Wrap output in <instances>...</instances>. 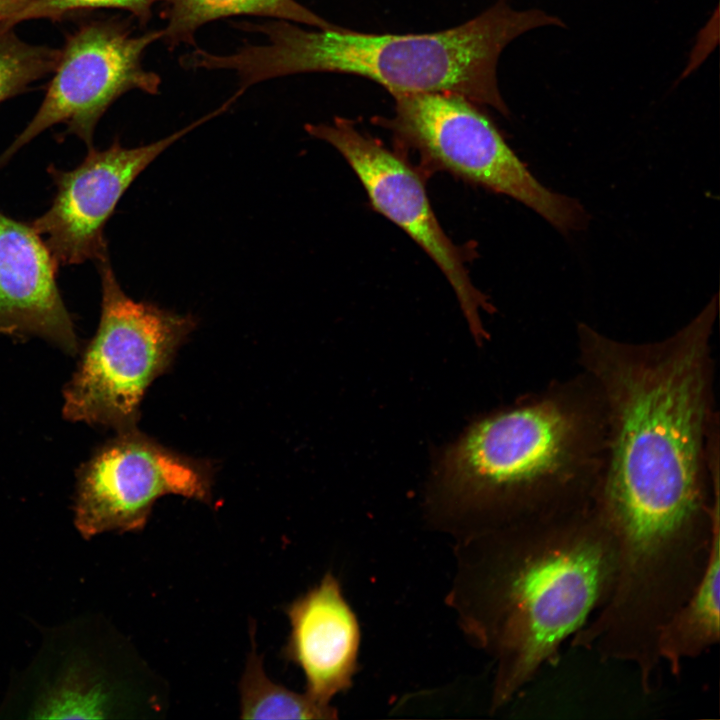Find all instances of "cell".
Listing matches in <instances>:
<instances>
[{
  "mask_svg": "<svg viewBox=\"0 0 720 720\" xmlns=\"http://www.w3.org/2000/svg\"><path fill=\"white\" fill-rule=\"evenodd\" d=\"M718 296L663 339L576 326L577 363L604 403L606 451L593 505L627 565L667 570L701 553L720 522V419L712 338Z\"/></svg>",
  "mask_w": 720,
  "mask_h": 720,
  "instance_id": "cell-1",
  "label": "cell"
},
{
  "mask_svg": "<svg viewBox=\"0 0 720 720\" xmlns=\"http://www.w3.org/2000/svg\"><path fill=\"white\" fill-rule=\"evenodd\" d=\"M448 604L494 661L491 710L559 660L608 601L617 549L595 506L458 539Z\"/></svg>",
  "mask_w": 720,
  "mask_h": 720,
  "instance_id": "cell-2",
  "label": "cell"
},
{
  "mask_svg": "<svg viewBox=\"0 0 720 720\" xmlns=\"http://www.w3.org/2000/svg\"><path fill=\"white\" fill-rule=\"evenodd\" d=\"M606 451L602 396L583 371L475 421L441 454L427 506L458 539L587 508Z\"/></svg>",
  "mask_w": 720,
  "mask_h": 720,
  "instance_id": "cell-3",
  "label": "cell"
},
{
  "mask_svg": "<svg viewBox=\"0 0 720 720\" xmlns=\"http://www.w3.org/2000/svg\"><path fill=\"white\" fill-rule=\"evenodd\" d=\"M238 27L263 34L265 42L246 44L232 54L211 53L207 66L234 71L241 92L292 74L341 73L372 80L391 95L452 93L508 116L497 76L502 52L529 31L566 23L543 9H517L497 0L458 26L430 33L373 34L341 26L308 30L282 19Z\"/></svg>",
  "mask_w": 720,
  "mask_h": 720,
  "instance_id": "cell-4",
  "label": "cell"
},
{
  "mask_svg": "<svg viewBox=\"0 0 720 720\" xmlns=\"http://www.w3.org/2000/svg\"><path fill=\"white\" fill-rule=\"evenodd\" d=\"M96 263L100 322L64 388L63 416L119 432L136 427L146 391L167 372L197 321L191 314L133 300L118 283L109 257Z\"/></svg>",
  "mask_w": 720,
  "mask_h": 720,
  "instance_id": "cell-5",
  "label": "cell"
},
{
  "mask_svg": "<svg viewBox=\"0 0 720 720\" xmlns=\"http://www.w3.org/2000/svg\"><path fill=\"white\" fill-rule=\"evenodd\" d=\"M392 97V116H378L373 122L416 151L425 165L511 197L562 233L587 225L584 207L539 182L479 105L444 92L395 93Z\"/></svg>",
  "mask_w": 720,
  "mask_h": 720,
  "instance_id": "cell-6",
  "label": "cell"
},
{
  "mask_svg": "<svg viewBox=\"0 0 720 720\" xmlns=\"http://www.w3.org/2000/svg\"><path fill=\"white\" fill-rule=\"evenodd\" d=\"M212 481L209 462L165 447L137 427L119 431L77 472L74 523L86 539L135 532L165 495L209 503Z\"/></svg>",
  "mask_w": 720,
  "mask_h": 720,
  "instance_id": "cell-7",
  "label": "cell"
},
{
  "mask_svg": "<svg viewBox=\"0 0 720 720\" xmlns=\"http://www.w3.org/2000/svg\"><path fill=\"white\" fill-rule=\"evenodd\" d=\"M161 30L134 34L120 21L81 25L66 40L44 100L34 117L0 155V168L38 134L55 124L93 147L96 125L122 94L138 89L158 94L160 77L145 70L147 47L161 39Z\"/></svg>",
  "mask_w": 720,
  "mask_h": 720,
  "instance_id": "cell-8",
  "label": "cell"
},
{
  "mask_svg": "<svg viewBox=\"0 0 720 720\" xmlns=\"http://www.w3.org/2000/svg\"><path fill=\"white\" fill-rule=\"evenodd\" d=\"M305 130L344 157L374 210L400 227L435 262L451 284L474 337L480 343L486 339L480 313H492L494 307L472 283L466 255L442 229L418 172L352 120L336 117L331 123L306 124Z\"/></svg>",
  "mask_w": 720,
  "mask_h": 720,
  "instance_id": "cell-9",
  "label": "cell"
},
{
  "mask_svg": "<svg viewBox=\"0 0 720 720\" xmlns=\"http://www.w3.org/2000/svg\"><path fill=\"white\" fill-rule=\"evenodd\" d=\"M217 110L158 141L133 148L115 142L88 149L80 165L64 171L50 166L56 186L50 208L30 225L57 265H76L108 256L104 228L117 203L137 176L184 135L228 109Z\"/></svg>",
  "mask_w": 720,
  "mask_h": 720,
  "instance_id": "cell-10",
  "label": "cell"
},
{
  "mask_svg": "<svg viewBox=\"0 0 720 720\" xmlns=\"http://www.w3.org/2000/svg\"><path fill=\"white\" fill-rule=\"evenodd\" d=\"M57 268L31 225L0 212V333L37 336L75 355L78 339L57 286Z\"/></svg>",
  "mask_w": 720,
  "mask_h": 720,
  "instance_id": "cell-11",
  "label": "cell"
},
{
  "mask_svg": "<svg viewBox=\"0 0 720 720\" xmlns=\"http://www.w3.org/2000/svg\"><path fill=\"white\" fill-rule=\"evenodd\" d=\"M287 616L291 629L284 656L302 670L305 693L329 706L351 688L359 668L357 617L330 572L288 606Z\"/></svg>",
  "mask_w": 720,
  "mask_h": 720,
  "instance_id": "cell-12",
  "label": "cell"
},
{
  "mask_svg": "<svg viewBox=\"0 0 720 720\" xmlns=\"http://www.w3.org/2000/svg\"><path fill=\"white\" fill-rule=\"evenodd\" d=\"M719 547L720 530L714 535L709 561L698 584L659 630L658 655L674 676L680 675L684 661L701 656L719 642Z\"/></svg>",
  "mask_w": 720,
  "mask_h": 720,
  "instance_id": "cell-13",
  "label": "cell"
},
{
  "mask_svg": "<svg viewBox=\"0 0 720 720\" xmlns=\"http://www.w3.org/2000/svg\"><path fill=\"white\" fill-rule=\"evenodd\" d=\"M161 40L173 49L194 44L197 30L208 22L232 16H260L306 24L316 29H336L331 23L296 0H161Z\"/></svg>",
  "mask_w": 720,
  "mask_h": 720,
  "instance_id": "cell-14",
  "label": "cell"
},
{
  "mask_svg": "<svg viewBox=\"0 0 720 720\" xmlns=\"http://www.w3.org/2000/svg\"><path fill=\"white\" fill-rule=\"evenodd\" d=\"M240 712L243 719H314L337 717L331 705L317 703L306 693L294 692L272 681L255 649L249 654L240 682Z\"/></svg>",
  "mask_w": 720,
  "mask_h": 720,
  "instance_id": "cell-15",
  "label": "cell"
},
{
  "mask_svg": "<svg viewBox=\"0 0 720 720\" xmlns=\"http://www.w3.org/2000/svg\"><path fill=\"white\" fill-rule=\"evenodd\" d=\"M59 56L58 49L26 43L11 27H0V103L53 72Z\"/></svg>",
  "mask_w": 720,
  "mask_h": 720,
  "instance_id": "cell-16",
  "label": "cell"
},
{
  "mask_svg": "<svg viewBox=\"0 0 720 720\" xmlns=\"http://www.w3.org/2000/svg\"><path fill=\"white\" fill-rule=\"evenodd\" d=\"M106 693L81 668H72L47 691L34 712L40 718H102Z\"/></svg>",
  "mask_w": 720,
  "mask_h": 720,
  "instance_id": "cell-17",
  "label": "cell"
},
{
  "mask_svg": "<svg viewBox=\"0 0 720 720\" xmlns=\"http://www.w3.org/2000/svg\"><path fill=\"white\" fill-rule=\"evenodd\" d=\"M43 12L45 18L60 19L70 12L116 8L130 12L141 25L152 17L153 6L161 0H30Z\"/></svg>",
  "mask_w": 720,
  "mask_h": 720,
  "instance_id": "cell-18",
  "label": "cell"
},
{
  "mask_svg": "<svg viewBox=\"0 0 720 720\" xmlns=\"http://www.w3.org/2000/svg\"><path fill=\"white\" fill-rule=\"evenodd\" d=\"M31 18H45L40 8L30 0H0V27Z\"/></svg>",
  "mask_w": 720,
  "mask_h": 720,
  "instance_id": "cell-19",
  "label": "cell"
}]
</instances>
